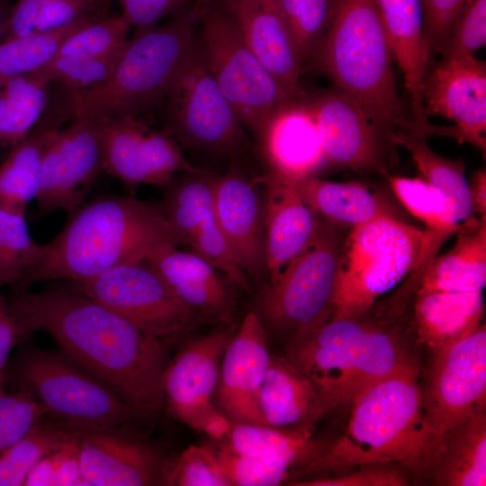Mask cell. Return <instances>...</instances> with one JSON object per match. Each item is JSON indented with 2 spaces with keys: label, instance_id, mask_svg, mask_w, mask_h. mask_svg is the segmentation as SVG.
Returning <instances> with one entry per match:
<instances>
[{
  "label": "cell",
  "instance_id": "obj_1",
  "mask_svg": "<svg viewBox=\"0 0 486 486\" xmlns=\"http://www.w3.org/2000/svg\"><path fill=\"white\" fill-rule=\"evenodd\" d=\"M22 343L34 331L49 334L60 352L112 389L140 417L165 403V342L94 301L76 287L40 292L13 289L5 295Z\"/></svg>",
  "mask_w": 486,
  "mask_h": 486
},
{
  "label": "cell",
  "instance_id": "obj_2",
  "mask_svg": "<svg viewBox=\"0 0 486 486\" xmlns=\"http://www.w3.org/2000/svg\"><path fill=\"white\" fill-rule=\"evenodd\" d=\"M405 310L388 301L354 319H329L289 340L284 358L314 384L326 414L351 409L369 387L411 364Z\"/></svg>",
  "mask_w": 486,
  "mask_h": 486
},
{
  "label": "cell",
  "instance_id": "obj_3",
  "mask_svg": "<svg viewBox=\"0 0 486 486\" xmlns=\"http://www.w3.org/2000/svg\"><path fill=\"white\" fill-rule=\"evenodd\" d=\"M60 232L13 289L67 280L82 283L122 264L145 261L158 248L178 246L162 205L129 196H101L68 213Z\"/></svg>",
  "mask_w": 486,
  "mask_h": 486
},
{
  "label": "cell",
  "instance_id": "obj_4",
  "mask_svg": "<svg viewBox=\"0 0 486 486\" xmlns=\"http://www.w3.org/2000/svg\"><path fill=\"white\" fill-rule=\"evenodd\" d=\"M350 410L345 433L298 469L299 476L393 463L416 479L429 478L439 437L424 416L417 361L366 389Z\"/></svg>",
  "mask_w": 486,
  "mask_h": 486
},
{
  "label": "cell",
  "instance_id": "obj_5",
  "mask_svg": "<svg viewBox=\"0 0 486 486\" xmlns=\"http://www.w3.org/2000/svg\"><path fill=\"white\" fill-rule=\"evenodd\" d=\"M335 86L355 99L392 147L402 118L394 56L375 0H335L314 56Z\"/></svg>",
  "mask_w": 486,
  "mask_h": 486
},
{
  "label": "cell",
  "instance_id": "obj_6",
  "mask_svg": "<svg viewBox=\"0 0 486 486\" xmlns=\"http://www.w3.org/2000/svg\"><path fill=\"white\" fill-rule=\"evenodd\" d=\"M212 0H192L166 23L139 29L110 77L84 90H67L72 117L134 115L166 97L196 40Z\"/></svg>",
  "mask_w": 486,
  "mask_h": 486
},
{
  "label": "cell",
  "instance_id": "obj_7",
  "mask_svg": "<svg viewBox=\"0 0 486 486\" xmlns=\"http://www.w3.org/2000/svg\"><path fill=\"white\" fill-rule=\"evenodd\" d=\"M424 230L396 217L349 229L341 247L331 319L364 315L419 264Z\"/></svg>",
  "mask_w": 486,
  "mask_h": 486
},
{
  "label": "cell",
  "instance_id": "obj_8",
  "mask_svg": "<svg viewBox=\"0 0 486 486\" xmlns=\"http://www.w3.org/2000/svg\"><path fill=\"white\" fill-rule=\"evenodd\" d=\"M349 229L320 216L311 240L259 295L256 312L266 328L290 340L330 319L338 257Z\"/></svg>",
  "mask_w": 486,
  "mask_h": 486
},
{
  "label": "cell",
  "instance_id": "obj_9",
  "mask_svg": "<svg viewBox=\"0 0 486 486\" xmlns=\"http://www.w3.org/2000/svg\"><path fill=\"white\" fill-rule=\"evenodd\" d=\"M4 374L6 382L28 391L48 414L75 427H122L140 418L112 389L61 352L22 346Z\"/></svg>",
  "mask_w": 486,
  "mask_h": 486
},
{
  "label": "cell",
  "instance_id": "obj_10",
  "mask_svg": "<svg viewBox=\"0 0 486 486\" xmlns=\"http://www.w3.org/2000/svg\"><path fill=\"white\" fill-rule=\"evenodd\" d=\"M198 40L222 93L243 126L259 136L281 106L293 100L248 47L229 14L212 0Z\"/></svg>",
  "mask_w": 486,
  "mask_h": 486
},
{
  "label": "cell",
  "instance_id": "obj_11",
  "mask_svg": "<svg viewBox=\"0 0 486 486\" xmlns=\"http://www.w3.org/2000/svg\"><path fill=\"white\" fill-rule=\"evenodd\" d=\"M166 101L167 133L178 143L221 156L241 144L243 124L212 75L198 35Z\"/></svg>",
  "mask_w": 486,
  "mask_h": 486
},
{
  "label": "cell",
  "instance_id": "obj_12",
  "mask_svg": "<svg viewBox=\"0 0 486 486\" xmlns=\"http://www.w3.org/2000/svg\"><path fill=\"white\" fill-rule=\"evenodd\" d=\"M76 287L163 342L181 336L198 314L181 302L147 262L116 266Z\"/></svg>",
  "mask_w": 486,
  "mask_h": 486
},
{
  "label": "cell",
  "instance_id": "obj_13",
  "mask_svg": "<svg viewBox=\"0 0 486 486\" xmlns=\"http://www.w3.org/2000/svg\"><path fill=\"white\" fill-rule=\"evenodd\" d=\"M419 381L425 418L440 437L447 429L486 407L485 324L451 345L430 348Z\"/></svg>",
  "mask_w": 486,
  "mask_h": 486
},
{
  "label": "cell",
  "instance_id": "obj_14",
  "mask_svg": "<svg viewBox=\"0 0 486 486\" xmlns=\"http://www.w3.org/2000/svg\"><path fill=\"white\" fill-rule=\"evenodd\" d=\"M237 327L200 337L168 360L162 378L168 410L191 428L225 442L232 422L213 401L220 362Z\"/></svg>",
  "mask_w": 486,
  "mask_h": 486
},
{
  "label": "cell",
  "instance_id": "obj_15",
  "mask_svg": "<svg viewBox=\"0 0 486 486\" xmlns=\"http://www.w3.org/2000/svg\"><path fill=\"white\" fill-rule=\"evenodd\" d=\"M104 170L101 121L74 117L58 130L43 160L36 198L40 214L63 210L68 213L85 202L90 186Z\"/></svg>",
  "mask_w": 486,
  "mask_h": 486
},
{
  "label": "cell",
  "instance_id": "obj_16",
  "mask_svg": "<svg viewBox=\"0 0 486 486\" xmlns=\"http://www.w3.org/2000/svg\"><path fill=\"white\" fill-rule=\"evenodd\" d=\"M104 169L128 184L166 186L177 172L206 171L191 164L169 133L149 128L134 115L98 117Z\"/></svg>",
  "mask_w": 486,
  "mask_h": 486
},
{
  "label": "cell",
  "instance_id": "obj_17",
  "mask_svg": "<svg viewBox=\"0 0 486 486\" xmlns=\"http://www.w3.org/2000/svg\"><path fill=\"white\" fill-rule=\"evenodd\" d=\"M426 114L445 117L454 127L438 128L436 134L486 150V64L474 55L441 58L423 82Z\"/></svg>",
  "mask_w": 486,
  "mask_h": 486
},
{
  "label": "cell",
  "instance_id": "obj_18",
  "mask_svg": "<svg viewBox=\"0 0 486 486\" xmlns=\"http://www.w3.org/2000/svg\"><path fill=\"white\" fill-rule=\"evenodd\" d=\"M308 105L327 165L356 172L384 170L391 147L355 99L335 87L317 95Z\"/></svg>",
  "mask_w": 486,
  "mask_h": 486
},
{
  "label": "cell",
  "instance_id": "obj_19",
  "mask_svg": "<svg viewBox=\"0 0 486 486\" xmlns=\"http://www.w3.org/2000/svg\"><path fill=\"white\" fill-rule=\"evenodd\" d=\"M267 338L261 318L252 310L224 351L213 401L232 423L265 424L259 392L272 356Z\"/></svg>",
  "mask_w": 486,
  "mask_h": 486
},
{
  "label": "cell",
  "instance_id": "obj_20",
  "mask_svg": "<svg viewBox=\"0 0 486 486\" xmlns=\"http://www.w3.org/2000/svg\"><path fill=\"white\" fill-rule=\"evenodd\" d=\"M214 210L229 248L244 273L259 278L266 269L263 202L256 183L231 165L214 184Z\"/></svg>",
  "mask_w": 486,
  "mask_h": 486
},
{
  "label": "cell",
  "instance_id": "obj_21",
  "mask_svg": "<svg viewBox=\"0 0 486 486\" xmlns=\"http://www.w3.org/2000/svg\"><path fill=\"white\" fill-rule=\"evenodd\" d=\"M122 427L79 428L76 440L89 486H145L164 483L166 468L148 446L126 436Z\"/></svg>",
  "mask_w": 486,
  "mask_h": 486
},
{
  "label": "cell",
  "instance_id": "obj_22",
  "mask_svg": "<svg viewBox=\"0 0 486 486\" xmlns=\"http://www.w3.org/2000/svg\"><path fill=\"white\" fill-rule=\"evenodd\" d=\"M229 14L241 37L295 99L303 61L274 0H216Z\"/></svg>",
  "mask_w": 486,
  "mask_h": 486
},
{
  "label": "cell",
  "instance_id": "obj_23",
  "mask_svg": "<svg viewBox=\"0 0 486 486\" xmlns=\"http://www.w3.org/2000/svg\"><path fill=\"white\" fill-rule=\"evenodd\" d=\"M272 173L299 183L327 166L319 130L308 104L295 99L274 112L259 136Z\"/></svg>",
  "mask_w": 486,
  "mask_h": 486
},
{
  "label": "cell",
  "instance_id": "obj_24",
  "mask_svg": "<svg viewBox=\"0 0 486 486\" xmlns=\"http://www.w3.org/2000/svg\"><path fill=\"white\" fill-rule=\"evenodd\" d=\"M262 183L266 269L273 280L311 240L320 216L303 201L297 183L272 172Z\"/></svg>",
  "mask_w": 486,
  "mask_h": 486
},
{
  "label": "cell",
  "instance_id": "obj_25",
  "mask_svg": "<svg viewBox=\"0 0 486 486\" xmlns=\"http://www.w3.org/2000/svg\"><path fill=\"white\" fill-rule=\"evenodd\" d=\"M147 261L175 296L198 315L229 323L234 301L223 274L195 252H184L166 244ZM225 276V275H224Z\"/></svg>",
  "mask_w": 486,
  "mask_h": 486
},
{
  "label": "cell",
  "instance_id": "obj_26",
  "mask_svg": "<svg viewBox=\"0 0 486 486\" xmlns=\"http://www.w3.org/2000/svg\"><path fill=\"white\" fill-rule=\"evenodd\" d=\"M265 424L312 435L316 423L326 416L314 384L284 357L271 356L259 392Z\"/></svg>",
  "mask_w": 486,
  "mask_h": 486
},
{
  "label": "cell",
  "instance_id": "obj_27",
  "mask_svg": "<svg viewBox=\"0 0 486 486\" xmlns=\"http://www.w3.org/2000/svg\"><path fill=\"white\" fill-rule=\"evenodd\" d=\"M413 299L412 329L418 342L429 349L456 343L482 324V292L418 289Z\"/></svg>",
  "mask_w": 486,
  "mask_h": 486
},
{
  "label": "cell",
  "instance_id": "obj_28",
  "mask_svg": "<svg viewBox=\"0 0 486 486\" xmlns=\"http://www.w3.org/2000/svg\"><path fill=\"white\" fill-rule=\"evenodd\" d=\"M72 116L62 102L48 117L13 146L0 165V205L19 213H25L28 203L37 198L42 176L43 160L54 136Z\"/></svg>",
  "mask_w": 486,
  "mask_h": 486
},
{
  "label": "cell",
  "instance_id": "obj_29",
  "mask_svg": "<svg viewBox=\"0 0 486 486\" xmlns=\"http://www.w3.org/2000/svg\"><path fill=\"white\" fill-rule=\"evenodd\" d=\"M297 188L317 215L348 228L382 217L400 218L380 191L362 182H333L310 176L297 183Z\"/></svg>",
  "mask_w": 486,
  "mask_h": 486
},
{
  "label": "cell",
  "instance_id": "obj_30",
  "mask_svg": "<svg viewBox=\"0 0 486 486\" xmlns=\"http://www.w3.org/2000/svg\"><path fill=\"white\" fill-rule=\"evenodd\" d=\"M432 485H486V410H479L440 437L429 475Z\"/></svg>",
  "mask_w": 486,
  "mask_h": 486
},
{
  "label": "cell",
  "instance_id": "obj_31",
  "mask_svg": "<svg viewBox=\"0 0 486 486\" xmlns=\"http://www.w3.org/2000/svg\"><path fill=\"white\" fill-rule=\"evenodd\" d=\"M455 245L426 266L418 289L482 292L486 284V220L468 223Z\"/></svg>",
  "mask_w": 486,
  "mask_h": 486
},
{
  "label": "cell",
  "instance_id": "obj_32",
  "mask_svg": "<svg viewBox=\"0 0 486 486\" xmlns=\"http://www.w3.org/2000/svg\"><path fill=\"white\" fill-rule=\"evenodd\" d=\"M231 450L292 469L317 459L328 446L298 430L265 424L232 423L225 442Z\"/></svg>",
  "mask_w": 486,
  "mask_h": 486
},
{
  "label": "cell",
  "instance_id": "obj_33",
  "mask_svg": "<svg viewBox=\"0 0 486 486\" xmlns=\"http://www.w3.org/2000/svg\"><path fill=\"white\" fill-rule=\"evenodd\" d=\"M426 138L406 130H396L392 136L393 146L404 148L411 156L419 176L435 187L447 201L459 225L472 221L469 183L462 159L446 158L427 144Z\"/></svg>",
  "mask_w": 486,
  "mask_h": 486
},
{
  "label": "cell",
  "instance_id": "obj_34",
  "mask_svg": "<svg viewBox=\"0 0 486 486\" xmlns=\"http://www.w3.org/2000/svg\"><path fill=\"white\" fill-rule=\"evenodd\" d=\"M216 177L208 170L184 172L164 186L161 205L179 245H187L199 228L215 216Z\"/></svg>",
  "mask_w": 486,
  "mask_h": 486
},
{
  "label": "cell",
  "instance_id": "obj_35",
  "mask_svg": "<svg viewBox=\"0 0 486 486\" xmlns=\"http://www.w3.org/2000/svg\"><path fill=\"white\" fill-rule=\"evenodd\" d=\"M50 85L40 68L0 83V142L13 147L32 130L49 104Z\"/></svg>",
  "mask_w": 486,
  "mask_h": 486
},
{
  "label": "cell",
  "instance_id": "obj_36",
  "mask_svg": "<svg viewBox=\"0 0 486 486\" xmlns=\"http://www.w3.org/2000/svg\"><path fill=\"white\" fill-rule=\"evenodd\" d=\"M76 427L46 414L0 455V486H22L30 470L76 435Z\"/></svg>",
  "mask_w": 486,
  "mask_h": 486
},
{
  "label": "cell",
  "instance_id": "obj_37",
  "mask_svg": "<svg viewBox=\"0 0 486 486\" xmlns=\"http://www.w3.org/2000/svg\"><path fill=\"white\" fill-rule=\"evenodd\" d=\"M97 0H16L11 6L1 40L58 30L103 14Z\"/></svg>",
  "mask_w": 486,
  "mask_h": 486
},
{
  "label": "cell",
  "instance_id": "obj_38",
  "mask_svg": "<svg viewBox=\"0 0 486 486\" xmlns=\"http://www.w3.org/2000/svg\"><path fill=\"white\" fill-rule=\"evenodd\" d=\"M397 199L409 212L426 224L424 238L444 243L466 224L459 225L446 198L421 176L387 175Z\"/></svg>",
  "mask_w": 486,
  "mask_h": 486
},
{
  "label": "cell",
  "instance_id": "obj_39",
  "mask_svg": "<svg viewBox=\"0 0 486 486\" xmlns=\"http://www.w3.org/2000/svg\"><path fill=\"white\" fill-rule=\"evenodd\" d=\"M104 15L84 18L63 28L0 41V83L35 71L53 58L71 34Z\"/></svg>",
  "mask_w": 486,
  "mask_h": 486
},
{
  "label": "cell",
  "instance_id": "obj_40",
  "mask_svg": "<svg viewBox=\"0 0 486 486\" xmlns=\"http://www.w3.org/2000/svg\"><path fill=\"white\" fill-rule=\"evenodd\" d=\"M43 252L44 245L32 238L24 214L0 205V288L16 286Z\"/></svg>",
  "mask_w": 486,
  "mask_h": 486
},
{
  "label": "cell",
  "instance_id": "obj_41",
  "mask_svg": "<svg viewBox=\"0 0 486 486\" xmlns=\"http://www.w3.org/2000/svg\"><path fill=\"white\" fill-rule=\"evenodd\" d=\"M335 0H274L303 63L313 57L330 23Z\"/></svg>",
  "mask_w": 486,
  "mask_h": 486
},
{
  "label": "cell",
  "instance_id": "obj_42",
  "mask_svg": "<svg viewBox=\"0 0 486 486\" xmlns=\"http://www.w3.org/2000/svg\"><path fill=\"white\" fill-rule=\"evenodd\" d=\"M130 25L121 14L90 22L61 44L56 56L106 57L125 50Z\"/></svg>",
  "mask_w": 486,
  "mask_h": 486
},
{
  "label": "cell",
  "instance_id": "obj_43",
  "mask_svg": "<svg viewBox=\"0 0 486 486\" xmlns=\"http://www.w3.org/2000/svg\"><path fill=\"white\" fill-rule=\"evenodd\" d=\"M124 50L106 57L55 56L40 69L67 90H84L104 83L113 72Z\"/></svg>",
  "mask_w": 486,
  "mask_h": 486
},
{
  "label": "cell",
  "instance_id": "obj_44",
  "mask_svg": "<svg viewBox=\"0 0 486 486\" xmlns=\"http://www.w3.org/2000/svg\"><path fill=\"white\" fill-rule=\"evenodd\" d=\"M164 484L176 486H231L217 448L192 445L165 471Z\"/></svg>",
  "mask_w": 486,
  "mask_h": 486
},
{
  "label": "cell",
  "instance_id": "obj_45",
  "mask_svg": "<svg viewBox=\"0 0 486 486\" xmlns=\"http://www.w3.org/2000/svg\"><path fill=\"white\" fill-rule=\"evenodd\" d=\"M0 378V455L22 439L46 414L45 408L26 390L8 392Z\"/></svg>",
  "mask_w": 486,
  "mask_h": 486
},
{
  "label": "cell",
  "instance_id": "obj_46",
  "mask_svg": "<svg viewBox=\"0 0 486 486\" xmlns=\"http://www.w3.org/2000/svg\"><path fill=\"white\" fill-rule=\"evenodd\" d=\"M217 451L231 486H274L291 474L288 468L237 453L224 443Z\"/></svg>",
  "mask_w": 486,
  "mask_h": 486
},
{
  "label": "cell",
  "instance_id": "obj_47",
  "mask_svg": "<svg viewBox=\"0 0 486 486\" xmlns=\"http://www.w3.org/2000/svg\"><path fill=\"white\" fill-rule=\"evenodd\" d=\"M486 43V0H470L453 27L442 58L472 56Z\"/></svg>",
  "mask_w": 486,
  "mask_h": 486
},
{
  "label": "cell",
  "instance_id": "obj_48",
  "mask_svg": "<svg viewBox=\"0 0 486 486\" xmlns=\"http://www.w3.org/2000/svg\"><path fill=\"white\" fill-rule=\"evenodd\" d=\"M393 463L362 464L354 471L332 477H317L297 481L295 486H406L410 484V474L403 466Z\"/></svg>",
  "mask_w": 486,
  "mask_h": 486
},
{
  "label": "cell",
  "instance_id": "obj_49",
  "mask_svg": "<svg viewBox=\"0 0 486 486\" xmlns=\"http://www.w3.org/2000/svg\"><path fill=\"white\" fill-rule=\"evenodd\" d=\"M470 0H421L424 32L430 55L441 53Z\"/></svg>",
  "mask_w": 486,
  "mask_h": 486
},
{
  "label": "cell",
  "instance_id": "obj_50",
  "mask_svg": "<svg viewBox=\"0 0 486 486\" xmlns=\"http://www.w3.org/2000/svg\"><path fill=\"white\" fill-rule=\"evenodd\" d=\"M122 15L130 26L144 29L156 25L165 16H174L185 9L192 0H119Z\"/></svg>",
  "mask_w": 486,
  "mask_h": 486
},
{
  "label": "cell",
  "instance_id": "obj_51",
  "mask_svg": "<svg viewBox=\"0 0 486 486\" xmlns=\"http://www.w3.org/2000/svg\"><path fill=\"white\" fill-rule=\"evenodd\" d=\"M55 486H89L81 470L76 435L58 449V464Z\"/></svg>",
  "mask_w": 486,
  "mask_h": 486
},
{
  "label": "cell",
  "instance_id": "obj_52",
  "mask_svg": "<svg viewBox=\"0 0 486 486\" xmlns=\"http://www.w3.org/2000/svg\"><path fill=\"white\" fill-rule=\"evenodd\" d=\"M22 343L17 322L5 295L0 292V378L4 375L13 348Z\"/></svg>",
  "mask_w": 486,
  "mask_h": 486
},
{
  "label": "cell",
  "instance_id": "obj_53",
  "mask_svg": "<svg viewBox=\"0 0 486 486\" xmlns=\"http://www.w3.org/2000/svg\"><path fill=\"white\" fill-rule=\"evenodd\" d=\"M58 449L42 457L30 470L24 482L25 486H55Z\"/></svg>",
  "mask_w": 486,
  "mask_h": 486
},
{
  "label": "cell",
  "instance_id": "obj_54",
  "mask_svg": "<svg viewBox=\"0 0 486 486\" xmlns=\"http://www.w3.org/2000/svg\"><path fill=\"white\" fill-rule=\"evenodd\" d=\"M470 195L474 213L486 220V172L485 169L476 171L469 183Z\"/></svg>",
  "mask_w": 486,
  "mask_h": 486
},
{
  "label": "cell",
  "instance_id": "obj_55",
  "mask_svg": "<svg viewBox=\"0 0 486 486\" xmlns=\"http://www.w3.org/2000/svg\"><path fill=\"white\" fill-rule=\"evenodd\" d=\"M11 6L10 0H0V41Z\"/></svg>",
  "mask_w": 486,
  "mask_h": 486
},
{
  "label": "cell",
  "instance_id": "obj_56",
  "mask_svg": "<svg viewBox=\"0 0 486 486\" xmlns=\"http://www.w3.org/2000/svg\"><path fill=\"white\" fill-rule=\"evenodd\" d=\"M97 2L100 4L101 6L104 5V3L102 2V0H97Z\"/></svg>",
  "mask_w": 486,
  "mask_h": 486
},
{
  "label": "cell",
  "instance_id": "obj_57",
  "mask_svg": "<svg viewBox=\"0 0 486 486\" xmlns=\"http://www.w3.org/2000/svg\"><path fill=\"white\" fill-rule=\"evenodd\" d=\"M108 0H102V2L104 3V4H105V3L107 2Z\"/></svg>",
  "mask_w": 486,
  "mask_h": 486
}]
</instances>
